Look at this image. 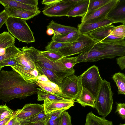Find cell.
Segmentation results:
<instances>
[{
  "instance_id": "1",
  "label": "cell",
  "mask_w": 125,
  "mask_h": 125,
  "mask_svg": "<svg viewBox=\"0 0 125 125\" xmlns=\"http://www.w3.org/2000/svg\"><path fill=\"white\" fill-rule=\"evenodd\" d=\"M39 88L35 83L28 82L13 70L0 71V99L4 102L16 98H26L37 94Z\"/></svg>"
},
{
  "instance_id": "2",
  "label": "cell",
  "mask_w": 125,
  "mask_h": 125,
  "mask_svg": "<svg viewBox=\"0 0 125 125\" xmlns=\"http://www.w3.org/2000/svg\"><path fill=\"white\" fill-rule=\"evenodd\" d=\"M21 50L27 52L30 58L35 62L48 68L60 78L63 79L68 74L69 69L60 61H53L49 59L33 47H23Z\"/></svg>"
},
{
  "instance_id": "3",
  "label": "cell",
  "mask_w": 125,
  "mask_h": 125,
  "mask_svg": "<svg viewBox=\"0 0 125 125\" xmlns=\"http://www.w3.org/2000/svg\"><path fill=\"white\" fill-rule=\"evenodd\" d=\"M5 24L9 32L19 41L29 43L35 41L33 33L26 20L9 17Z\"/></svg>"
},
{
  "instance_id": "4",
  "label": "cell",
  "mask_w": 125,
  "mask_h": 125,
  "mask_svg": "<svg viewBox=\"0 0 125 125\" xmlns=\"http://www.w3.org/2000/svg\"><path fill=\"white\" fill-rule=\"evenodd\" d=\"M113 95L110 83L105 79L103 80L95 103V108L103 117H106L112 110Z\"/></svg>"
},
{
  "instance_id": "5",
  "label": "cell",
  "mask_w": 125,
  "mask_h": 125,
  "mask_svg": "<svg viewBox=\"0 0 125 125\" xmlns=\"http://www.w3.org/2000/svg\"><path fill=\"white\" fill-rule=\"evenodd\" d=\"M80 76L82 87L87 90L96 98L103 80L100 75L98 67L94 65Z\"/></svg>"
},
{
  "instance_id": "6",
  "label": "cell",
  "mask_w": 125,
  "mask_h": 125,
  "mask_svg": "<svg viewBox=\"0 0 125 125\" xmlns=\"http://www.w3.org/2000/svg\"><path fill=\"white\" fill-rule=\"evenodd\" d=\"M60 88L61 92L57 94L65 98L76 100L82 88L80 75L77 76L73 74L65 78L62 81Z\"/></svg>"
},
{
  "instance_id": "7",
  "label": "cell",
  "mask_w": 125,
  "mask_h": 125,
  "mask_svg": "<svg viewBox=\"0 0 125 125\" xmlns=\"http://www.w3.org/2000/svg\"><path fill=\"white\" fill-rule=\"evenodd\" d=\"M98 42L94 40L88 34L80 33L76 41L72 45L61 49L59 51L64 57L81 53L88 50Z\"/></svg>"
},
{
  "instance_id": "8",
  "label": "cell",
  "mask_w": 125,
  "mask_h": 125,
  "mask_svg": "<svg viewBox=\"0 0 125 125\" xmlns=\"http://www.w3.org/2000/svg\"><path fill=\"white\" fill-rule=\"evenodd\" d=\"M77 2L76 0H62L48 6L42 12L44 14L50 17L67 16L69 11Z\"/></svg>"
},
{
  "instance_id": "9",
  "label": "cell",
  "mask_w": 125,
  "mask_h": 125,
  "mask_svg": "<svg viewBox=\"0 0 125 125\" xmlns=\"http://www.w3.org/2000/svg\"><path fill=\"white\" fill-rule=\"evenodd\" d=\"M118 0H111L106 4L89 14L82 17L81 23H92L99 22L106 17Z\"/></svg>"
},
{
  "instance_id": "10",
  "label": "cell",
  "mask_w": 125,
  "mask_h": 125,
  "mask_svg": "<svg viewBox=\"0 0 125 125\" xmlns=\"http://www.w3.org/2000/svg\"><path fill=\"white\" fill-rule=\"evenodd\" d=\"M16 115L18 120H22L32 117L44 110L43 104L29 103L26 104L22 108L18 109Z\"/></svg>"
},
{
  "instance_id": "11",
  "label": "cell",
  "mask_w": 125,
  "mask_h": 125,
  "mask_svg": "<svg viewBox=\"0 0 125 125\" xmlns=\"http://www.w3.org/2000/svg\"><path fill=\"white\" fill-rule=\"evenodd\" d=\"M106 17L114 23L125 22V0H118Z\"/></svg>"
},
{
  "instance_id": "12",
  "label": "cell",
  "mask_w": 125,
  "mask_h": 125,
  "mask_svg": "<svg viewBox=\"0 0 125 125\" xmlns=\"http://www.w3.org/2000/svg\"><path fill=\"white\" fill-rule=\"evenodd\" d=\"M75 100H72L65 101H53L47 99L44 101L43 104L46 114L52 112L63 109L68 110L74 105Z\"/></svg>"
},
{
  "instance_id": "13",
  "label": "cell",
  "mask_w": 125,
  "mask_h": 125,
  "mask_svg": "<svg viewBox=\"0 0 125 125\" xmlns=\"http://www.w3.org/2000/svg\"><path fill=\"white\" fill-rule=\"evenodd\" d=\"M4 10L8 14L9 17L18 18L28 20L38 15L41 11L35 12L17 9L7 6H4Z\"/></svg>"
},
{
  "instance_id": "14",
  "label": "cell",
  "mask_w": 125,
  "mask_h": 125,
  "mask_svg": "<svg viewBox=\"0 0 125 125\" xmlns=\"http://www.w3.org/2000/svg\"><path fill=\"white\" fill-rule=\"evenodd\" d=\"M113 22L106 17L102 21L92 23H81L78 25L79 32L83 34H88L90 32L101 27L113 23Z\"/></svg>"
},
{
  "instance_id": "15",
  "label": "cell",
  "mask_w": 125,
  "mask_h": 125,
  "mask_svg": "<svg viewBox=\"0 0 125 125\" xmlns=\"http://www.w3.org/2000/svg\"><path fill=\"white\" fill-rule=\"evenodd\" d=\"M13 70L18 72L28 82L33 83L37 80V77L40 76L36 68L34 69L28 68L23 65L11 66Z\"/></svg>"
},
{
  "instance_id": "16",
  "label": "cell",
  "mask_w": 125,
  "mask_h": 125,
  "mask_svg": "<svg viewBox=\"0 0 125 125\" xmlns=\"http://www.w3.org/2000/svg\"><path fill=\"white\" fill-rule=\"evenodd\" d=\"M115 26L112 24L107 25L95 30L88 34L97 42H101L110 35Z\"/></svg>"
},
{
  "instance_id": "17",
  "label": "cell",
  "mask_w": 125,
  "mask_h": 125,
  "mask_svg": "<svg viewBox=\"0 0 125 125\" xmlns=\"http://www.w3.org/2000/svg\"><path fill=\"white\" fill-rule=\"evenodd\" d=\"M96 99V98L90 92L82 87L80 93L76 100V102L82 106H89L94 108Z\"/></svg>"
},
{
  "instance_id": "18",
  "label": "cell",
  "mask_w": 125,
  "mask_h": 125,
  "mask_svg": "<svg viewBox=\"0 0 125 125\" xmlns=\"http://www.w3.org/2000/svg\"><path fill=\"white\" fill-rule=\"evenodd\" d=\"M90 0H80L70 10L67 16L68 17H82L87 13Z\"/></svg>"
},
{
  "instance_id": "19",
  "label": "cell",
  "mask_w": 125,
  "mask_h": 125,
  "mask_svg": "<svg viewBox=\"0 0 125 125\" xmlns=\"http://www.w3.org/2000/svg\"><path fill=\"white\" fill-rule=\"evenodd\" d=\"M35 63L36 69L38 71L40 76L44 75L50 81L56 84L60 87L62 80L54 73L42 66Z\"/></svg>"
},
{
  "instance_id": "20",
  "label": "cell",
  "mask_w": 125,
  "mask_h": 125,
  "mask_svg": "<svg viewBox=\"0 0 125 125\" xmlns=\"http://www.w3.org/2000/svg\"><path fill=\"white\" fill-rule=\"evenodd\" d=\"M80 33L78 30L65 34H54L51 38L52 41L57 42L72 43L77 41Z\"/></svg>"
},
{
  "instance_id": "21",
  "label": "cell",
  "mask_w": 125,
  "mask_h": 125,
  "mask_svg": "<svg viewBox=\"0 0 125 125\" xmlns=\"http://www.w3.org/2000/svg\"><path fill=\"white\" fill-rule=\"evenodd\" d=\"M47 29L51 28L54 31V34H65L78 30L75 27L62 25L56 23L52 20L50 21L47 26Z\"/></svg>"
},
{
  "instance_id": "22",
  "label": "cell",
  "mask_w": 125,
  "mask_h": 125,
  "mask_svg": "<svg viewBox=\"0 0 125 125\" xmlns=\"http://www.w3.org/2000/svg\"><path fill=\"white\" fill-rule=\"evenodd\" d=\"M15 58L21 65L28 68L34 69L36 68L35 63L30 58L28 53L24 50H21Z\"/></svg>"
},
{
  "instance_id": "23",
  "label": "cell",
  "mask_w": 125,
  "mask_h": 125,
  "mask_svg": "<svg viewBox=\"0 0 125 125\" xmlns=\"http://www.w3.org/2000/svg\"><path fill=\"white\" fill-rule=\"evenodd\" d=\"M84 125H113L112 122L104 117H100L95 115L92 111L86 115Z\"/></svg>"
},
{
  "instance_id": "24",
  "label": "cell",
  "mask_w": 125,
  "mask_h": 125,
  "mask_svg": "<svg viewBox=\"0 0 125 125\" xmlns=\"http://www.w3.org/2000/svg\"><path fill=\"white\" fill-rule=\"evenodd\" d=\"M0 3L4 6H7L36 12L39 10L38 8L26 5L15 0H0Z\"/></svg>"
},
{
  "instance_id": "25",
  "label": "cell",
  "mask_w": 125,
  "mask_h": 125,
  "mask_svg": "<svg viewBox=\"0 0 125 125\" xmlns=\"http://www.w3.org/2000/svg\"><path fill=\"white\" fill-rule=\"evenodd\" d=\"M34 83L40 88L49 93L57 94L61 92L60 87L50 81L44 82L37 80L34 81Z\"/></svg>"
},
{
  "instance_id": "26",
  "label": "cell",
  "mask_w": 125,
  "mask_h": 125,
  "mask_svg": "<svg viewBox=\"0 0 125 125\" xmlns=\"http://www.w3.org/2000/svg\"><path fill=\"white\" fill-rule=\"evenodd\" d=\"M38 89L37 93L38 101H44L46 99L53 101H65L71 100L61 97L57 94L49 93L40 88H38Z\"/></svg>"
},
{
  "instance_id": "27",
  "label": "cell",
  "mask_w": 125,
  "mask_h": 125,
  "mask_svg": "<svg viewBox=\"0 0 125 125\" xmlns=\"http://www.w3.org/2000/svg\"><path fill=\"white\" fill-rule=\"evenodd\" d=\"M112 78L118 88V94L125 95V75L119 72L113 75Z\"/></svg>"
},
{
  "instance_id": "28",
  "label": "cell",
  "mask_w": 125,
  "mask_h": 125,
  "mask_svg": "<svg viewBox=\"0 0 125 125\" xmlns=\"http://www.w3.org/2000/svg\"><path fill=\"white\" fill-rule=\"evenodd\" d=\"M15 38L9 32L4 31L0 34V48L6 49L14 45Z\"/></svg>"
},
{
  "instance_id": "29",
  "label": "cell",
  "mask_w": 125,
  "mask_h": 125,
  "mask_svg": "<svg viewBox=\"0 0 125 125\" xmlns=\"http://www.w3.org/2000/svg\"><path fill=\"white\" fill-rule=\"evenodd\" d=\"M49 118V114H46L44 110L31 117L22 120L18 119L20 122L21 124H22L28 123H35L47 119Z\"/></svg>"
},
{
  "instance_id": "30",
  "label": "cell",
  "mask_w": 125,
  "mask_h": 125,
  "mask_svg": "<svg viewBox=\"0 0 125 125\" xmlns=\"http://www.w3.org/2000/svg\"><path fill=\"white\" fill-rule=\"evenodd\" d=\"M111 0H90L87 12L84 15L89 14L110 2Z\"/></svg>"
},
{
  "instance_id": "31",
  "label": "cell",
  "mask_w": 125,
  "mask_h": 125,
  "mask_svg": "<svg viewBox=\"0 0 125 125\" xmlns=\"http://www.w3.org/2000/svg\"><path fill=\"white\" fill-rule=\"evenodd\" d=\"M21 51L19 48L15 45L6 49L5 54L0 56V62L7 59L15 58L17 54Z\"/></svg>"
},
{
  "instance_id": "32",
  "label": "cell",
  "mask_w": 125,
  "mask_h": 125,
  "mask_svg": "<svg viewBox=\"0 0 125 125\" xmlns=\"http://www.w3.org/2000/svg\"><path fill=\"white\" fill-rule=\"evenodd\" d=\"M41 53L46 58L53 61H57L64 57L58 50H46L41 51Z\"/></svg>"
},
{
  "instance_id": "33",
  "label": "cell",
  "mask_w": 125,
  "mask_h": 125,
  "mask_svg": "<svg viewBox=\"0 0 125 125\" xmlns=\"http://www.w3.org/2000/svg\"><path fill=\"white\" fill-rule=\"evenodd\" d=\"M63 43L51 41L46 46V50L58 51L62 48L72 45L74 43Z\"/></svg>"
},
{
  "instance_id": "34",
  "label": "cell",
  "mask_w": 125,
  "mask_h": 125,
  "mask_svg": "<svg viewBox=\"0 0 125 125\" xmlns=\"http://www.w3.org/2000/svg\"><path fill=\"white\" fill-rule=\"evenodd\" d=\"M77 56L68 57H63L59 60L67 68L71 70L75 71L74 66L77 63Z\"/></svg>"
},
{
  "instance_id": "35",
  "label": "cell",
  "mask_w": 125,
  "mask_h": 125,
  "mask_svg": "<svg viewBox=\"0 0 125 125\" xmlns=\"http://www.w3.org/2000/svg\"><path fill=\"white\" fill-rule=\"evenodd\" d=\"M14 112L6 105H0V121L13 114Z\"/></svg>"
},
{
  "instance_id": "36",
  "label": "cell",
  "mask_w": 125,
  "mask_h": 125,
  "mask_svg": "<svg viewBox=\"0 0 125 125\" xmlns=\"http://www.w3.org/2000/svg\"><path fill=\"white\" fill-rule=\"evenodd\" d=\"M110 35L125 38V25L123 24L115 27Z\"/></svg>"
},
{
  "instance_id": "37",
  "label": "cell",
  "mask_w": 125,
  "mask_h": 125,
  "mask_svg": "<svg viewBox=\"0 0 125 125\" xmlns=\"http://www.w3.org/2000/svg\"><path fill=\"white\" fill-rule=\"evenodd\" d=\"M21 65L19 63L15 58L8 59L0 62V70L1 71L2 68L6 66H21Z\"/></svg>"
},
{
  "instance_id": "38",
  "label": "cell",
  "mask_w": 125,
  "mask_h": 125,
  "mask_svg": "<svg viewBox=\"0 0 125 125\" xmlns=\"http://www.w3.org/2000/svg\"><path fill=\"white\" fill-rule=\"evenodd\" d=\"M61 117V125H72L71 122V117L66 111L62 113Z\"/></svg>"
},
{
  "instance_id": "39",
  "label": "cell",
  "mask_w": 125,
  "mask_h": 125,
  "mask_svg": "<svg viewBox=\"0 0 125 125\" xmlns=\"http://www.w3.org/2000/svg\"><path fill=\"white\" fill-rule=\"evenodd\" d=\"M117 112L120 116L125 120V103L117 104L115 113Z\"/></svg>"
},
{
  "instance_id": "40",
  "label": "cell",
  "mask_w": 125,
  "mask_h": 125,
  "mask_svg": "<svg viewBox=\"0 0 125 125\" xmlns=\"http://www.w3.org/2000/svg\"><path fill=\"white\" fill-rule=\"evenodd\" d=\"M9 17V15L5 10L1 11L0 13V29Z\"/></svg>"
},
{
  "instance_id": "41",
  "label": "cell",
  "mask_w": 125,
  "mask_h": 125,
  "mask_svg": "<svg viewBox=\"0 0 125 125\" xmlns=\"http://www.w3.org/2000/svg\"><path fill=\"white\" fill-rule=\"evenodd\" d=\"M29 6L38 7V0H15Z\"/></svg>"
},
{
  "instance_id": "42",
  "label": "cell",
  "mask_w": 125,
  "mask_h": 125,
  "mask_svg": "<svg viewBox=\"0 0 125 125\" xmlns=\"http://www.w3.org/2000/svg\"><path fill=\"white\" fill-rule=\"evenodd\" d=\"M61 116L58 118L54 120L49 118L47 120L45 125H61Z\"/></svg>"
},
{
  "instance_id": "43",
  "label": "cell",
  "mask_w": 125,
  "mask_h": 125,
  "mask_svg": "<svg viewBox=\"0 0 125 125\" xmlns=\"http://www.w3.org/2000/svg\"><path fill=\"white\" fill-rule=\"evenodd\" d=\"M116 62L121 69L123 70L125 68V55L117 58Z\"/></svg>"
},
{
  "instance_id": "44",
  "label": "cell",
  "mask_w": 125,
  "mask_h": 125,
  "mask_svg": "<svg viewBox=\"0 0 125 125\" xmlns=\"http://www.w3.org/2000/svg\"><path fill=\"white\" fill-rule=\"evenodd\" d=\"M17 112L18 110L17 109L14 111L13 114L0 121V125H6L16 115Z\"/></svg>"
},
{
  "instance_id": "45",
  "label": "cell",
  "mask_w": 125,
  "mask_h": 125,
  "mask_svg": "<svg viewBox=\"0 0 125 125\" xmlns=\"http://www.w3.org/2000/svg\"><path fill=\"white\" fill-rule=\"evenodd\" d=\"M62 0H44L41 2L42 4L46 6H50L59 2Z\"/></svg>"
},
{
  "instance_id": "46",
  "label": "cell",
  "mask_w": 125,
  "mask_h": 125,
  "mask_svg": "<svg viewBox=\"0 0 125 125\" xmlns=\"http://www.w3.org/2000/svg\"><path fill=\"white\" fill-rule=\"evenodd\" d=\"M47 119L34 123L21 124V125H45V123Z\"/></svg>"
},
{
  "instance_id": "47",
  "label": "cell",
  "mask_w": 125,
  "mask_h": 125,
  "mask_svg": "<svg viewBox=\"0 0 125 125\" xmlns=\"http://www.w3.org/2000/svg\"><path fill=\"white\" fill-rule=\"evenodd\" d=\"M37 80L44 82H46L50 81L47 77L44 74L40 75L37 77Z\"/></svg>"
},
{
  "instance_id": "48",
  "label": "cell",
  "mask_w": 125,
  "mask_h": 125,
  "mask_svg": "<svg viewBox=\"0 0 125 125\" xmlns=\"http://www.w3.org/2000/svg\"><path fill=\"white\" fill-rule=\"evenodd\" d=\"M16 115L6 125H14L17 119L16 116Z\"/></svg>"
},
{
  "instance_id": "49",
  "label": "cell",
  "mask_w": 125,
  "mask_h": 125,
  "mask_svg": "<svg viewBox=\"0 0 125 125\" xmlns=\"http://www.w3.org/2000/svg\"><path fill=\"white\" fill-rule=\"evenodd\" d=\"M46 32L47 34L50 36L52 35L54 33V30L52 29L49 28L47 29Z\"/></svg>"
},
{
  "instance_id": "50",
  "label": "cell",
  "mask_w": 125,
  "mask_h": 125,
  "mask_svg": "<svg viewBox=\"0 0 125 125\" xmlns=\"http://www.w3.org/2000/svg\"><path fill=\"white\" fill-rule=\"evenodd\" d=\"M6 49L0 48V56L4 55L5 53Z\"/></svg>"
},
{
  "instance_id": "51",
  "label": "cell",
  "mask_w": 125,
  "mask_h": 125,
  "mask_svg": "<svg viewBox=\"0 0 125 125\" xmlns=\"http://www.w3.org/2000/svg\"><path fill=\"white\" fill-rule=\"evenodd\" d=\"M14 125H21V123L17 118Z\"/></svg>"
},
{
  "instance_id": "52",
  "label": "cell",
  "mask_w": 125,
  "mask_h": 125,
  "mask_svg": "<svg viewBox=\"0 0 125 125\" xmlns=\"http://www.w3.org/2000/svg\"><path fill=\"white\" fill-rule=\"evenodd\" d=\"M119 125H125V124H120Z\"/></svg>"
},
{
  "instance_id": "53",
  "label": "cell",
  "mask_w": 125,
  "mask_h": 125,
  "mask_svg": "<svg viewBox=\"0 0 125 125\" xmlns=\"http://www.w3.org/2000/svg\"><path fill=\"white\" fill-rule=\"evenodd\" d=\"M123 24L124 25H125V22L124 23H123Z\"/></svg>"
}]
</instances>
